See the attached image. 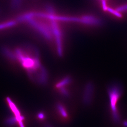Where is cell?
<instances>
[{
  "instance_id": "obj_6",
  "label": "cell",
  "mask_w": 127,
  "mask_h": 127,
  "mask_svg": "<svg viewBox=\"0 0 127 127\" xmlns=\"http://www.w3.org/2000/svg\"><path fill=\"white\" fill-rule=\"evenodd\" d=\"M124 125H125V126H126V127H127V122H124Z\"/></svg>"
},
{
  "instance_id": "obj_1",
  "label": "cell",
  "mask_w": 127,
  "mask_h": 127,
  "mask_svg": "<svg viewBox=\"0 0 127 127\" xmlns=\"http://www.w3.org/2000/svg\"><path fill=\"white\" fill-rule=\"evenodd\" d=\"M123 91V89L122 85L118 83H114L108 88L107 92L110 107L114 119L116 122H118L119 118L117 104L122 97Z\"/></svg>"
},
{
  "instance_id": "obj_4",
  "label": "cell",
  "mask_w": 127,
  "mask_h": 127,
  "mask_svg": "<svg viewBox=\"0 0 127 127\" xmlns=\"http://www.w3.org/2000/svg\"><path fill=\"white\" fill-rule=\"evenodd\" d=\"M116 10L120 13V12L127 11V4L119 6Z\"/></svg>"
},
{
  "instance_id": "obj_3",
  "label": "cell",
  "mask_w": 127,
  "mask_h": 127,
  "mask_svg": "<svg viewBox=\"0 0 127 127\" xmlns=\"http://www.w3.org/2000/svg\"><path fill=\"white\" fill-rule=\"evenodd\" d=\"M58 110L60 112V113L64 117L66 118L67 117V114L65 110V108L61 105H58Z\"/></svg>"
},
{
  "instance_id": "obj_2",
  "label": "cell",
  "mask_w": 127,
  "mask_h": 127,
  "mask_svg": "<svg viewBox=\"0 0 127 127\" xmlns=\"http://www.w3.org/2000/svg\"><path fill=\"white\" fill-rule=\"evenodd\" d=\"M106 10L108 11L111 14H113L114 15L118 17H120L122 16L120 12H118L116 10H114V9H112L110 7H107Z\"/></svg>"
},
{
  "instance_id": "obj_5",
  "label": "cell",
  "mask_w": 127,
  "mask_h": 127,
  "mask_svg": "<svg viewBox=\"0 0 127 127\" xmlns=\"http://www.w3.org/2000/svg\"><path fill=\"white\" fill-rule=\"evenodd\" d=\"M38 117L40 119H43L45 117V116H44V115L43 113H40L38 115Z\"/></svg>"
}]
</instances>
